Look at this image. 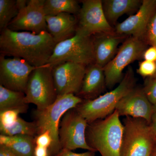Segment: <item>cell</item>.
<instances>
[{
	"mask_svg": "<svg viewBox=\"0 0 156 156\" xmlns=\"http://www.w3.org/2000/svg\"><path fill=\"white\" fill-rule=\"evenodd\" d=\"M19 10L15 0H0V30L8 28Z\"/></svg>",
	"mask_w": 156,
	"mask_h": 156,
	"instance_id": "cb8c5ba5",
	"label": "cell"
},
{
	"mask_svg": "<svg viewBox=\"0 0 156 156\" xmlns=\"http://www.w3.org/2000/svg\"><path fill=\"white\" fill-rule=\"evenodd\" d=\"M95 35L92 40L95 63L103 68L114 57L118 46L125 37L116 33Z\"/></svg>",
	"mask_w": 156,
	"mask_h": 156,
	"instance_id": "2e32d148",
	"label": "cell"
},
{
	"mask_svg": "<svg viewBox=\"0 0 156 156\" xmlns=\"http://www.w3.org/2000/svg\"><path fill=\"white\" fill-rule=\"evenodd\" d=\"M47 31L56 44L72 37L78 26L76 15L61 13L55 16H47Z\"/></svg>",
	"mask_w": 156,
	"mask_h": 156,
	"instance_id": "e0dca14e",
	"label": "cell"
},
{
	"mask_svg": "<svg viewBox=\"0 0 156 156\" xmlns=\"http://www.w3.org/2000/svg\"><path fill=\"white\" fill-rule=\"evenodd\" d=\"M52 70L53 66L48 64L32 72L25 91L26 103L34 104L37 109L43 110L54 103L57 95Z\"/></svg>",
	"mask_w": 156,
	"mask_h": 156,
	"instance_id": "52a82bcc",
	"label": "cell"
},
{
	"mask_svg": "<svg viewBox=\"0 0 156 156\" xmlns=\"http://www.w3.org/2000/svg\"><path fill=\"white\" fill-rule=\"evenodd\" d=\"M151 156H156V143H155L153 149L151 154Z\"/></svg>",
	"mask_w": 156,
	"mask_h": 156,
	"instance_id": "d590c367",
	"label": "cell"
},
{
	"mask_svg": "<svg viewBox=\"0 0 156 156\" xmlns=\"http://www.w3.org/2000/svg\"><path fill=\"white\" fill-rule=\"evenodd\" d=\"M86 69L85 66L72 62L53 66L52 73L57 97L69 94L76 95L80 90Z\"/></svg>",
	"mask_w": 156,
	"mask_h": 156,
	"instance_id": "7c38bea8",
	"label": "cell"
},
{
	"mask_svg": "<svg viewBox=\"0 0 156 156\" xmlns=\"http://www.w3.org/2000/svg\"><path fill=\"white\" fill-rule=\"evenodd\" d=\"M76 31L85 35L115 33L108 21L101 0L82 1Z\"/></svg>",
	"mask_w": 156,
	"mask_h": 156,
	"instance_id": "30bf717a",
	"label": "cell"
},
{
	"mask_svg": "<svg viewBox=\"0 0 156 156\" xmlns=\"http://www.w3.org/2000/svg\"><path fill=\"white\" fill-rule=\"evenodd\" d=\"M153 111L154 113L156 114V104L153 105Z\"/></svg>",
	"mask_w": 156,
	"mask_h": 156,
	"instance_id": "8d00e7d4",
	"label": "cell"
},
{
	"mask_svg": "<svg viewBox=\"0 0 156 156\" xmlns=\"http://www.w3.org/2000/svg\"><path fill=\"white\" fill-rule=\"evenodd\" d=\"M25 93L7 89L0 85V112L10 109L27 111L28 104L25 101Z\"/></svg>",
	"mask_w": 156,
	"mask_h": 156,
	"instance_id": "44dd1931",
	"label": "cell"
},
{
	"mask_svg": "<svg viewBox=\"0 0 156 156\" xmlns=\"http://www.w3.org/2000/svg\"></svg>",
	"mask_w": 156,
	"mask_h": 156,
	"instance_id": "f35d334b",
	"label": "cell"
},
{
	"mask_svg": "<svg viewBox=\"0 0 156 156\" xmlns=\"http://www.w3.org/2000/svg\"><path fill=\"white\" fill-rule=\"evenodd\" d=\"M150 126L152 134L154 141L156 143V114L154 113L152 117L151 121L150 123Z\"/></svg>",
	"mask_w": 156,
	"mask_h": 156,
	"instance_id": "836d02e7",
	"label": "cell"
},
{
	"mask_svg": "<svg viewBox=\"0 0 156 156\" xmlns=\"http://www.w3.org/2000/svg\"><path fill=\"white\" fill-rule=\"evenodd\" d=\"M0 145L9 147L20 156H34V136L27 135H0Z\"/></svg>",
	"mask_w": 156,
	"mask_h": 156,
	"instance_id": "ffe728a7",
	"label": "cell"
},
{
	"mask_svg": "<svg viewBox=\"0 0 156 156\" xmlns=\"http://www.w3.org/2000/svg\"><path fill=\"white\" fill-rule=\"evenodd\" d=\"M156 76V74L155 76Z\"/></svg>",
	"mask_w": 156,
	"mask_h": 156,
	"instance_id": "74e56055",
	"label": "cell"
},
{
	"mask_svg": "<svg viewBox=\"0 0 156 156\" xmlns=\"http://www.w3.org/2000/svg\"><path fill=\"white\" fill-rule=\"evenodd\" d=\"M83 100L74 94H66L58 96L54 103L47 108L34 111L33 116L37 129V135L48 131L52 136L53 143L49 150L50 156L55 155L62 149L59 139L62 117L68 111L76 108Z\"/></svg>",
	"mask_w": 156,
	"mask_h": 156,
	"instance_id": "3957f363",
	"label": "cell"
},
{
	"mask_svg": "<svg viewBox=\"0 0 156 156\" xmlns=\"http://www.w3.org/2000/svg\"><path fill=\"white\" fill-rule=\"evenodd\" d=\"M124 127L121 156H151L155 142L149 123L127 116Z\"/></svg>",
	"mask_w": 156,
	"mask_h": 156,
	"instance_id": "5b68a950",
	"label": "cell"
},
{
	"mask_svg": "<svg viewBox=\"0 0 156 156\" xmlns=\"http://www.w3.org/2000/svg\"><path fill=\"white\" fill-rule=\"evenodd\" d=\"M142 2L139 0H105L102 6L108 21L113 24L123 14L138 10Z\"/></svg>",
	"mask_w": 156,
	"mask_h": 156,
	"instance_id": "d6986e66",
	"label": "cell"
},
{
	"mask_svg": "<svg viewBox=\"0 0 156 156\" xmlns=\"http://www.w3.org/2000/svg\"><path fill=\"white\" fill-rule=\"evenodd\" d=\"M95 152L88 151L83 153H76L67 149L62 148L58 153L53 156H95Z\"/></svg>",
	"mask_w": 156,
	"mask_h": 156,
	"instance_id": "f546056e",
	"label": "cell"
},
{
	"mask_svg": "<svg viewBox=\"0 0 156 156\" xmlns=\"http://www.w3.org/2000/svg\"><path fill=\"white\" fill-rule=\"evenodd\" d=\"M145 36L148 44L156 48V11L148 24Z\"/></svg>",
	"mask_w": 156,
	"mask_h": 156,
	"instance_id": "83f0119b",
	"label": "cell"
},
{
	"mask_svg": "<svg viewBox=\"0 0 156 156\" xmlns=\"http://www.w3.org/2000/svg\"><path fill=\"white\" fill-rule=\"evenodd\" d=\"M137 72L143 77H152L156 74V62L144 60L140 63Z\"/></svg>",
	"mask_w": 156,
	"mask_h": 156,
	"instance_id": "4316f807",
	"label": "cell"
},
{
	"mask_svg": "<svg viewBox=\"0 0 156 156\" xmlns=\"http://www.w3.org/2000/svg\"><path fill=\"white\" fill-rule=\"evenodd\" d=\"M1 134L7 136L27 135L35 137L37 129L34 122H28L19 117L16 122L10 127L0 126Z\"/></svg>",
	"mask_w": 156,
	"mask_h": 156,
	"instance_id": "603a6c76",
	"label": "cell"
},
{
	"mask_svg": "<svg viewBox=\"0 0 156 156\" xmlns=\"http://www.w3.org/2000/svg\"><path fill=\"white\" fill-rule=\"evenodd\" d=\"M36 145L48 148L50 150L53 143V139L50 131H46L35 137Z\"/></svg>",
	"mask_w": 156,
	"mask_h": 156,
	"instance_id": "f1b7e54d",
	"label": "cell"
},
{
	"mask_svg": "<svg viewBox=\"0 0 156 156\" xmlns=\"http://www.w3.org/2000/svg\"><path fill=\"white\" fill-rule=\"evenodd\" d=\"M66 62L85 66L95 63L92 36L76 31L72 37L56 44L48 64L53 66Z\"/></svg>",
	"mask_w": 156,
	"mask_h": 156,
	"instance_id": "8992f818",
	"label": "cell"
},
{
	"mask_svg": "<svg viewBox=\"0 0 156 156\" xmlns=\"http://www.w3.org/2000/svg\"><path fill=\"white\" fill-rule=\"evenodd\" d=\"M105 84V76L103 68L93 63L86 69L80 90L76 95L82 99H91L102 90Z\"/></svg>",
	"mask_w": 156,
	"mask_h": 156,
	"instance_id": "ac0fdd59",
	"label": "cell"
},
{
	"mask_svg": "<svg viewBox=\"0 0 156 156\" xmlns=\"http://www.w3.org/2000/svg\"><path fill=\"white\" fill-rule=\"evenodd\" d=\"M134 74L130 69L116 88L95 99L83 100L75 109L88 124L105 119L112 114L120 101L134 89Z\"/></svg>",
	"mask_w": 156,
	"mask_h": 156,
	"instance_id": "277c9868",
	"label": "cell"
},
{
	"mask_svg": "<svg viewBox=\"0 0 156 156\" xmlns=\"http://www.w3.org/2000/svg\"><path fill=\"white\" fill-rule=\"evenodd\" d=\"M34 156H51L49 149L48 148L36 146Z\"/></svg>",
	"mask_w": 156,
	"mask_h": 156,
	"instance_id": "1f68e13d",
	"label": "cell"
},
{
	"mask_svg": "<svg viewBox=\"0 0 156 156\" xmlns=\"http://www.w3.org/2000/svg\"><path fill=\"white\" fill-rule=\"evenodd\" d=\"M146 48L142 39L131 36L124 41L114 57L103 68L108 88L112 89L121 82L125 68L143 56Z\"/></svg>",
	"mask_w": 156,
	"mask_h": 156,
	"instance_id": "ba28073f",
	"label": "cell"
},
{
	"mask_svg": "<svg viewBox=\"0 0 156 156\" xmlns=\"http://www.w3.org/2000/svg\"><path fill=\"white\" fill-rule=\"evenodd\" d=\"M150 78L146 82L143 90L148 100L153 105L156 104V76Z\"/></svg>",
	"mask_w": 156,
	"mask_h": 156,
	"instance_id": "484cf974",
	"label": "cell"
},
{
	"mask_svg": "<svg viewBox=\"0 0 156 156\" xmlns=\"http://www.w3.org/2000/svg\"><path fill=\"white\" fill-rule=\"evenodd\" d=\"M24 113L20 109H10L0 112V126L10 127L16 122L20 114Z\"/></svg>",
	"mask_w": 156,
	"mask_h": 156,
	"instance_id": "d4e9b609",
	"label": "cell"
},
{
	"mask_svg": "<svg viewBox=\"0 0 156 156\" xmlns=\"http://www.w3.org/2000/svg\"><path fill=\"white\" fill-rule=\"evenodd\" d=\"M0 156H20L12 150L4 145H0Z\"/></svg>",
	"mask_w": 156,
	"mask_h": 156,
	"instance_id": "d6a6232c",
	"label": "cell"
},
{
	"mask_svg": "<svg viewBox=\"0 0 156 156\" xmlns=\"http://www.w3.org/2000/svg\"><path fill=\"white\" fill-rule=\"evenodd\" d=\"M44 2L45 0L28 1L27 5L19 11L8 28L16 31L30 32L35 34L47 31Z\"/></svg>",
	"mask_w": 156,
	"mask_h": 156,
	"instance_id": "4fadbf2b",
	"label": "cell"
},
{
	"mask_svg": "<svg viewBox=\"0 0 156 156\" xmlns=\"http://www.w3.org/2000/svg\"><path fill=\"white\" fill-rule=\"evenodd\" d=\"M156 11V0L142 1L136 14L116 26L115 33L122 35H131L143 39L150 20Z\"/></svg>",
	"mask_w": 156,
	"mask_h": 156,
	"instance_id": "5bb4252c",
	"label": "cell"
},
{
	"mask_svg": "<svg viewBox=\"0 0 156 156\" xmlns=\"http://www.w3.org/2000/svg\"><path fill=\"white\" fill-rule=\"evenodd\" d=\"M88 123L75 109L65 113L60 122L59 139L62 149L72 151L81 148L95 151L87 143L86 133Z\"/></svg>",
	"mask_w": 156,
	"mask_h": 156,
	"instance_id": "9c48e42d",
	"label": "cell"
},
{
	"mask_svg": "<svg viewBox=\"0 0 156 156\" xmlns=\"http://www.w3.org/2000/svg\"><path fill=\"white\" fill-rule=\"evenodd\" d=\"M28 1L27 0H16V5L18 10H20L24 9L27 5Z\"/></svg>",
	"mask_w": 156,
	"mask_h": 156,
	"instance_id": "e575fe53",
	"label": "cell"
},
{
	"mask_svg": "<svg viewBox=\"0 0 156 156\" xmlns=\"http://www.w3.org/2000/svg\"><path fill=\"white\" fill-rule=\"evenodd\" d=\"M120 117L115 110L105 119L88 124L87 143L101 156H121L124 127Z\"/></svg>",
	"mask_w": 156,
	"mask_h": 156,
	"instance_id": "7a4b0ae2",
	"label": "cell"
},
{
	"mask_svg": "<svg viewBox=\"0 0 156 156\" xmlns=\"http://www.w3.org/2000/svg\"><path fill=\"white\" fill-rule=\"evenodd\" d=\"M56 44L48 31L35 34L7 28L1 31V55L22 58L36 68L48 64Z\"/></svg>",
	"mask_w": 156,
	"mask_h": 156,
	"instance_id": "6da1fadb",
	"label": "cell"
},
{
	"mask_svg": "<svg viewBox=\"0 0 156 156\" xmlns=\"http://www.w3.org/2000/svg\"><path fill=\"white\" fill-rule=\"evenodd\" d=\"M22 58L0 56V85L7 89L24 92L32 72L36 68Z\"/></svg>",
	"mask_w": 156,
	"mask_h": 156,
	"instance_id": "8fae6325",
	"label": "cell"
},
{
	"mask_svg": "<svg viewBox=\"0 0 156 156\" xmlns=\"http://www.w3.org/2000/svg\"><path fill=\"white\" fill-rule=\"evenodd\" d=\"M80 9L75 0H45L44 5L46 16H55L63 13L78 15Z\"/></svg>",
	"mask_w": 156,
	"mask_h": 156,
	"instance_id": "7402d4cb",
	"label": "cell"
},
{
	"mask_svg": "<svg viewBox=\"0 0 156 156\" xmlns=\"http://www.w3.org/2000/svg\"><path fill=\"white\" fill-rule=\"evenodd\" d=\"M115 110L120 116L142 119L150 123L153 105L148 100L142 89H134L120 101Z\"/></svg>",
	"mask_w": 156,
	"mask_h": 156,
	"instance_id": "9a60e30c",
	"label": "cell"
},
{
	"mask_svg": "<svg viewBox=\"0 0 156 156\" xmlns=\"http://www.w3.org/2000/svg\"><path fill=\"white\" fill-rule=\"evenodd\" d=\"M143 56L145 60L156 62V48L151 46L148 48L144 51Z\"/></svg>",
	"mask_w": 156,
	"mask_h": 156,
	"instance_id": "4dcf8cb0",
	"label": "cell"
}]
</instances>
